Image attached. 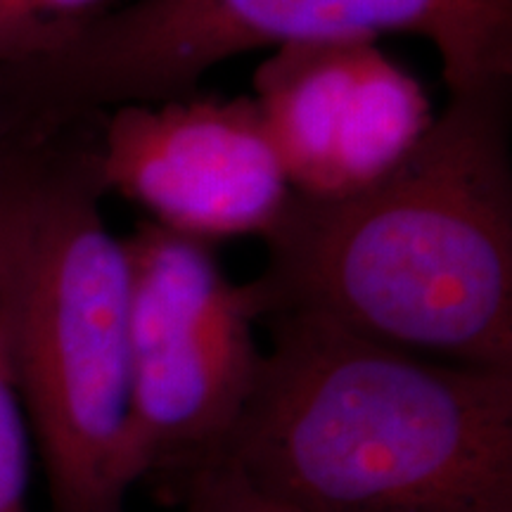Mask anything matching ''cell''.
I'll list each match as a JSON object with an SVG mask.
<instances>
[{
	"label": "cell",
	"mask_w": 512,
	"mask_h": 512,
	"mask_svg": "<svg viewBox=\"0 0 512 512\" xmlns=\"http://www.w3.org/2000/svg\"><path fill=\"white\" fill-rule=\"evenodd\" d=\"M380 34L430 41L448 95L512 83V0H136L0 67V117L64 124L181 100L249 50Z\"/></svg>",
	"instance_id": "277c9868"
},
{
	"label": "cell",
	"mask_w": 512,
	"mask_h": 512,
	"mask_svg": "<svg viewBox=\"0 0 512 512\" xmlns=\"http://www.w3.org/2000/svg\"><path fill=\"white\" fill-rule=\"evenodd\" d=\"M254 102L299 195H342L375 181L432 121L430 98L373 38L275 48Z\"/></svg>",
	"instance_id": "52a82bcc"
},
{
	"label": "cell",
	"mask_w": 512,
	"mask_h": 512,
	"mask_svg": "<svg viewBox=\"0 0 512 512\" xmlns=\"http://www.w3.org/2000/svg\"><path fill=\"white\" fill-rule=\"evenodd\" d=\"M124 245L133 472L185 491L219 460L252 392L256 320L207 240L145 221Z\"/></svg>",
	"instance_id": "5b68a950"
},
{
	"label": "cell",
	"mask_w": 512,
	"mask_h": 512,
	"mask_svg": "<svg viewBox=\"0 0 512 512\" xmlns=\"http://www.w3.org/2000/svg\"><path fill=\"white\" fill-rule=\"evenodd\" d=\"M46 147L43 131L0 124V512H29L31 437L12 373L8 294L24 211Z\"/></svg>",
	"instance_id": "ba28073f"
},
{
	"label": "cell",
	"mask_w": 512,
	"mask_h": 512,
	"mask_svg": "<svg viewBox=\"0 0 512 512\" xmlns=\"http://www.w3.org/2000/svg\"><path fill=\"white\" fill-rule=\"evenodd\" d=\"M183 512H292L252 489L235 467L214 463L183 491Z\"/></svg>",
	"instance_id": "30bf717a"
},
{
	"label": "cell",
	"mask_w": 512,
	"mask_h": 512,
	"mask_svg": "<svg viewBox=\"0 0 512 512\" xmlns=\"http://www.w3.org/2000/svg\"><path fill=\"white\" fill-rule=\"evenodd\" d=\"M512 83L448 95L399 162L342 195H299L261 235L254 320L311 313L358 335L512 370Z\"/></svg>",
	"instance_id": "6da1fadb"
},
{
	"label": "cell",
	"mask_w": 512,
	"mask_h": 512,
	"mask_svg": "<svg viewBox=\"0 0 512 512\" xmlns=\"http://www.w3.org/2000/svg\"><path fill=\"white\" fill-rule=\"evenodd\" d=\"M107 0H0V67L29 60L105 12Z\"/></svg>",
	"instance_id": "9c48e42d"
},
{
	"label": "cell",
	"mask_w": 512,
	"mask_h": 512,
	"mask_svg": "<svg viewBox=\"0 0 512 512\" xmlns=\"http://www.w3.org/2000/svg\"><path fill=\"white\" fill-rule=\"evenodd\" d=\"M264 323L271 342L216 463L292 512H512V370L311 313Z\"/></svg>",
	"instance_id": "7a4b0ae2"
},
{
	"label": "cell",
	"mask_w": 512,
	"mask_h": 512,
	"mask_svg": "<svg viewBox=\"0 0 512 512\" xmlns=\"http://www.w3.org/2000/svg\"><path fill=\"white\" fill-rule=\"evenodd\" d=\"M102 117L55 128L31 188L8 294L12 373L50 512H126L131 268L100 202Z\"/></svg>",
	"instance_id": "3957f363"
},
{
	"label": "cell",
	"mask_w": 512,
	"mask_h": 512,
	"mask_svg": "<svg viewBox=\"0 0 512 512\" xmlns=\"http://www.w3.org/2000/svg\"><path fill=\"white\" fill-rule=\"evenodd\" d=\"M100 176L159 226L207 242L261 238L292 195L252 98L190 95L107 112Z\"/></svg>",
	"instance_id": "8992f818"
}]
</instances>
